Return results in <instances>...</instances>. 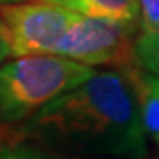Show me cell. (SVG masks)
Instances as JSON below:
<instances>
[{
  "label": "cell",
  "instance_id": "obj_1",
  "mask_svg": "<svg viewBox=\"0 0 159 159\" xmlns=\"http://www.w3.org/2000/svg\"><path fill=\"white\" fill-rule=\"evenodd\" d=\"M16 136L89 157L147 156L136 96L119 69L94 71L85 81L21 122Z\"/></svg>",
  "mask_w": 159,
  "mask_h": 159
},
{
  "label": "cell",
  "instance_id": "obj_2",
  "mask_svg": "<svg viewBox=\"0 0 159 159\" xmlns=\"http://www.w3.org/2000/svg\"><path fill=\"white\" fill-rule=\"evenodd\" d=\"M92 73L94 67L58 55H29L4 62L0 66V124L25 122Z\"/></svg>",
  "mask_w": 159,
  "mask_h": 159
},
{
  "label": "cell",
  "instance_id": "obj_3",
  "mask_svg": "<svg viewBox=\"0 0 159 159\" xmlns=\"http://www.w3.org/2000/svg\"><path fill=\"white\" fill-rule=\"evenodd\" d=\"M133 34L134 29L78 14L58 39L51 55L69 58L87 67L106 66L122 71L136 66Z\"/></svg>",
  "mask_w": 159,
  "mask_h": 159
},
{
  "label": "cell",
  "instance_id": "obj_4",
  "mask_svg": "<svg viewBox=\"0 0 159 159\" xmlns=\"http://www.w3.org/2000/svg\"><path fill=\"white\" fill-rule=\"evenodd\" d=\"M7 29L11 57L51 55L53 48L78 14L46 2H16L0 6Z\"/></svg>",
  "mask_w": 159,
  "mask_h": 159
},
{
  "label": "cell",
  "instance_id": "obj_5",
  "mask_svg": "<svg viewBox=\"0 0 159 159\" xmlns=\"http://www.w3.org/2000/svg\"><path fill=\"white\" fill-rule=\"evenodd\" d=\"M122 73L134 90L145 136L159 143V78L145 73L138 66L122 69Z\"/></svg>",
  "mask_w": 159,
  "mask_h": 159
},
{
  "label": "cell",
  "instance_id": "obj_6",
  "mask_svg": "<svg viewBox=\"0 0 159 159\" xmlns=\"http://www.w3.org/2000/svg\"><path fill=\"white\" fill-rule=\"evenodd\" d=\"M41 2L58 6L80 16L108 20L127 29H138L136 0H41Z\"/></svg>",
  "mask_w": 159,
  "mask_h": 159
},
{
  "label": "cell",
  "instance_id": "obj_7",
  "mask_svg": "<svg viewBox=\"0 0 159 159\" xmlns=\"http://www.w3.org/2000/svg\"><path fill=\"white\" fill-rule=\"evenodd\" d=\"M0 159H108V157H89L76 154L60 152L27 138L14 136L11 140L0 142Z\"/></svg>",
  "mask_w": 159,
  "mask_h": 159
},
{
  "label": "cell",
  "instance_id": "obj_8",
  "mask_svg": "<svg viewBox=\"0 0 159 159\" xmlns=\"http://www.w3.org/2000/svg\"><path fill=\"white\" fill-rule=\"evenodd\" d=\"M133 53L138 67L159 78V30L138 35L133 41Z\"/></svg>",
  "mask_w": 159,
  "mask_h": 159
},
{
  "label": "cell",
  "instance_id": "obj_9",
  "mask_svg": "<svg viewBox=\"0 0 159 159\" xmlns=\"http://www.w3.org/2000/svg\"><path fill=\"white\" fill-rule=\"evenodd\" d=\"M138 2V29L142 34L159 30V0H136Z\"/></svg>",
  "mask_w": 159,
  "mask_h": 159
},
{
  "label": "cell",
  "instance_id": "obj_10",
  "mask_svg": "<svg viewBox=\"0 0 159 159\" xmlns=\"http://www.w3.org/2000/svg\"><path fill=\"white\" fill-rule=\"evenodd\" d=\"M11 57V44H9V35H7V29L2 18H0V66Z\"/></svg>",
  "mask_w": 159,
  "mask_h": 159
},
{
  "label": "cell",
  "instance_id": "obj_11",
  "mask_svg": "<svg viewBox=\"0 0 159 159\" xmlns=\"http://www.w3.org/2000/svg\"><path fill=\"white\" fill-rule=\"evenodd\" d=\"M16 2H25V0H0V6H6V4H16Z\"/></svg>",
  "mask_w": 159,
  "mask_h": 159
}]
</instances>
